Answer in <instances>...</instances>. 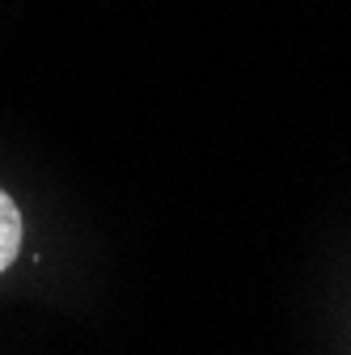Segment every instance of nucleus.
I'll use <instances>...</instances> for the list:
<instances>
[{"instance_id": "1", "label": "nucleus", "mask_w": 351, "mask_h": 355, "mask_svg": "<svg viewBox=\"0 0 351 355\" xmlns=\"http://www.w3.org/2000/svg\"><path fill=\"white\" fill-rule=\"evenodd\" d=\"M17 250H22V211L0 191V271H9L17 262Z\"/></svg>"}]
</instances>
